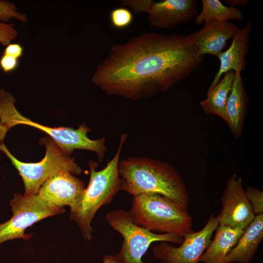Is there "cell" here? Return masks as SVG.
<instances>
[{
  "mask_svg": "<svg viewBox=\"0 0 263 263\" xmlns=\"http://www.w3.org/2000/svg\"><path fill=\"white\" fill-rule=\"evenodd\" d=\"M18 59L3 54L0 59V67L5 73L14 71L18 66Z\"/></svg>",
  "mask_w": 263,
  "mask_h": 263,
  "instance_id": "d4e9b609",
  "label": "cell"
},
{
  "mask_svg": "<svg viewBox=\"0 0 263 263\" xmlns=\"http://www.w3.org/2000/svg\"><path fill=\"white\" fill-rule=\"evenodd\" d=\"M251 30V23L248 22L232 39L229 48L217 56L220 61V67L210 87L217 84L222 76L229 71L241 74L245 70Z\"/></svg>",
  "mask_w": 263,
  "mask_h": 263,
  "instance_id": "5bb4252c",
  "label": "cell"
},
{
  "mask_svg": "<svg viewBox=\"0 0 263 263\" xmlns=\"http://www.w3.org/2000/svg\"><path fill=\"white\" fill-rule=\"evenodd\" d=\"M240 30L233 22L215 21L205 24L188 37L199 55L209 54L217 56Z\"/></svg>",
  "mask_w": 263,
  "mask_h": 263,
  "instance_id": "4fadbf2b",
  "label": "cell"
},
{
  "mask_svg": "<svg viewBox=\"0 0 263 263\" xmlns=\"http://www.w3.org/2000/svg\"><path fill=\"white\" fill-rule=\"evenodd\" d=\"M219 225L244 230L254 215L242 185V179L235 174L228 179L221 200Z\"/></svg>",
  "mask_w": 263,
  "mask_h": 263,
  "instance_id": "30bf717a",
  "label": "cell"
},
{
  "mask_svg": "<svg viewBox=\"0 0 263 263\" xmlns=\"http://www.w3.org/2000/svg\"><path fill=\"white\" fill-rule=\"evenodd\" d=\"M103 263H118L115 256L106 255L103 259Z\"/></svg>",
  "mask_w": 263,
  "mask_h": 263,
  "instance_id": "f1b7e54d",
  "label": "cell"
},
{
  "mask_svg": "<svg viewBox=\"0 0 263 263\" xmlns=\"http://www.w3.org/2000/svg\"><path fill=\"white\" fill-rule=\"evenodd\" d=\"M110 21L114 28L121 29L130 25L133 19L132 13L128 9L120 7L113 9L110 14Z\"/></svg>",
  "mask_w": 263,
  "mask_h": 263,
  "instance_id": "44dd1931",
  "label": "cell"
},
{
  "mask_svg": "<svg viewBox=\"0 0 263 263\" xmlns=\"http://www.w3.org/2000/svg\"><path fill=\"white\" fill-rule=\"evenodd\" d=\"M133 222L151 231L183 237L191 230L192 218L173 200L157 194L133 197L129 211Z\"/></svg>",
  "mask_w": 263,
  "mask_h": 263,
  "instance_id": "277c9868",
  "label": "cell"
},
{
  "mask_svg": "<svg viewBox=\"0 0 263 263\" xmlns=\"http://www.w3.org/2000/svg\"><path fill=\"white\" fill-rule=\"evenodd\" d=\"M245 192L254 215L256 216L263 214V191L257 188L248 187Z\"/></svg>",
  "mask_w": 263,
  "mask_h": 263,
  "instance_id": "7402d4cb",
  "label": "cell"
},
{
  "mask_svg": "<svg viewBox=\"0 0 263 263\" xmlns=\"http://www.w3.org/2000/svg\"><path fill=\"white\" fill-rule=\"evenodd\" d=\"M244 230L219 225L212 240L199 259L203 263H225L227 254L237 244Z\"/></svg>",
  "mask_w": 263,
  "mask_h": 263,
  "instance_id": "e0dca14e",
  "label": "cell"
},
{
  "mask_svg": "<svg viewBox=\"0 0 263 263\" xmlns=\"http://www.w3.org/2000/svg\"><path fill=\"white\" fill-rule=\"evenodd\" d=\"M263 239V214L256 215L244 229L236 245L226 256L225 263H251Z\"/></svg>",
  "mask_w": 263,
  "mask_h": 263,
  "instance_id": "9a60e30c",
  "label": "cell"
},
{
  "mask_svg": "<svg viewBox=\"0 0 263 263\" xmlns=\"http://www.w3.org/2000/svg\"><path fill=\"white\" fill-rule=\"evenodd\" d=\"M40 141L45 146L46 153L42 160L37 163L21 162L10 152L4 144L0 145V150L10 160L23 180L24 196L36 195L44 182L58 171L66 170L75 175H80L82 172L81 168L75 162V159L53 140L44 137Z\"/></svg>",
  "mask_w": 263,
  "mask_h": 263,
  "instance_id": "8992f818",
  "label": "cell"
},
{
  "mask_svg": "<svg viewBox=\"0 0 263 263\" xmlns=\"http://www.w3.org/2000/svg\"><path fill=\"white\" fill-rule=\"evenodd\" d=\"M225 1L229 4L230 6L234 7L235 6H242L245 4L249 2L247 0H226Z\"/></svg>",
  "mask_w": 263,
  "mask_h": 263,
  "instance_id": "83f0119b",
  "label": "cell"
},
{
  "mask_svg": "<svg viewBox=\"0 0 263 263\" xmlns=\"http://www.w3.org/2000/svg\"><path fill=\"white\" fill-rule=\"evenodd\" d=\"M219 225V215L215 216L212 213L201 230L197 232L191 230L186 234L179 246L162 242L153 246V254L162 263H198Z\"/></svg>",
  "mask_w": 263,
  "mask_h": 263,
  "instance_id": "9c48e42d",
  "label": "cell"
},
{
  "mask_svg": "<svg viewBox=\"0 0 263 263\" xmlns=\"http://www.w3.org/2000/svg\"><path fill=\"white\" fill-rule=\"evenodd\" d=\"M106 219L123 237L119 252L115 256L118 263H144L142 258L151 243L171 242L181 244L183 237L169 233L156 234L136 225L129 211L122 209L109 211Z\"/></svg>",
  "mask_w": 263,
  "mask_h": 263,
  "instance_id": "52a82bcc",
  "label": "cell"
},
{
  "mask_svg": "<svg viewBox=\"0 0 263 263\" xmlns=\"http://www.w3.org/2000/svg\"><path fill=\"white\" fill-rule=\"evenodd\" d=\"M151 0H120L121 5L124 7L128 6L135 14L148 12L151 4Z\"/></svg>",
  "mask_w": 263,
  "mask_h": 263,
  "instance_id": "cb8c5ba5",
  "label": "cell"
},
{
  "mask_svg": "<svg viewBox=\"0 0 263 263\" xmlns=\"http://www.w3.org/2000/svg\"><path fill=\"white\" fill-rule=\"evenodd\" d=\"M8 130L6 126L0 122V145L3 144V140Z\"/></svg>",
  "mask_w": 263,
  "mask_h": 263,
  "instance_id": "4316f807",
  "label": "cell"
},
{
  "mask_svg": "<svg viewBox=\"0 0 263 263\" xmlns=\"http://www.w3.org/2000/svg\"><path fill=\"white\" fill-rule=\"evenodd\" d=\"M202 3V10L195 19L198 24L203 22L205 25L215 21L239 20L243 18V14L239 9L225 6L219 0H203Z\"/></svg>",
  "mask_w": 263,
  "mask_h": 263,
  "instance_id": "d6986e66",
  "label": "cell"
},
{
  "mask_svg": "<svg viewBox=\"0 0 263 263\" xmlns=\"http://www.w3.org/2000/svg\"><path fill=\"white\" fill-rule=\"evenodd\" d=\"M13 95L5 90H0V122L9 129L16 125L23 124L32 126L48 134L65 152L70 155L75 149L94 151L102 162L107 149L105 139L92 140L87 136L90 129L85 124L77 129L72 128H51L35 122L22 115L15 106Z\"/></svg>",
  "mask_w": 263,
  "mask_h": 263,
  "instance_id": "5b68a950",
  "label": "cell"
},
{
  "mask_svg": "<svg viewBox=\"0 0 263 263\" xmlns=\"http://www.w3.org/2000/svg\"><path fill=\"white\" fill-rule=\"evenodd\" d=\"M84 182L66 170L58 171L40 186L37 194L52 205L71 207L85 189Z\"/></svg>",
  "mask_w": 263,
  "mask_h": 263,
  "instance_id": "8fae6325",
  "label": "cell"
},
{
  "mask_svg": "<svg viewBox=\"0 0 263 263\" xmlns=\"http://www.w3.org/2000/svg\"><path fill=\"white\" fill-rule=\"evenodd\" d=\"M204 57L188 36L147 32L112 45L91 80L107 94L137 100L168 90Z\"/></svg>",
  "mask_w": 263,
  "mask_h": 263,
  "instance_id": "6da1fadb",
  "label": "cell"
},
{
  "mask_svg": "<svg viewBox=\"0 0 263 263\" xmlns=\"http://www.w3.org/2000/svg\"><path fill=\"white\" fill-rule=\"evenodd\" d=\"M247 107V96L241 74L235 72L231 92L225 107V120L235 137L242 132Z\"/></svg>",
  "mask_w": 263,
  "mask_h": 263,
  "instance_id": "2e32d148",
  "label": "cell"
},
{
  "mask_svg": "<svg viewBox=\"0 0 263 263\" xmlns=\"http://www.w3.org/2000/svg\"><path fill=\"white\" fill-rule=\"evenodd\" d=\"M10 205L13 216L0 224V244L15 239L27 240L32 236L24 234L28 227L44 218L65 212L64 207L52 205L37 194L31 196L15 194Z\"/></svg>",
  "mask_w": 263,
  "mask_h": 263,
  "instance_id": "ba28073f",
  "label": "cell"
},
{
  "mask_svg": "<svg viewBox=\"0 0 263 263\" xmlns=\"http://www.w3.org/2000/svg\"><path fill=\"white\" fill-rule=\"evenodd\" d=\"M128 135L122 134L117 152L102 169L97 171V163L90 161V178L82 194L70 207V219L76 223L84 239H92V220L97 210L109 204L121 190L118 165L122 147Z\"/></svg>",
  "mask_w": 263,
  "mask_h": 263,
  "instance_id": "3957f363",
  "label": "cell"
},
{
  "mask_svg": "<svg viewBox=\"0 0 263 263\" xmlns=\"http://www.w3.org/2000/svg\"><path fill=\"white\" fill-rule=\"evenodd\" d=\"M118 170L121 190L133 197L159 194L188 211L189 198L185 184L171 165L150 158L131 157L119 161Z\"/></svg>",
  "mask_w": 263,
  "mask_h": 263,
  "instance_id": "7a4b0ae2",
  "label": "cell"
},
{
  "mask_svg": "<svg viewBox=\"0 0 263 263\" xmlns=\"http://www.w3.org/2000/svg\"><path fill=\"white\" fill-rule=\"evenodd\" d=\"M12 19H15L23 23L28 22L27 15L19 12L18 8L14 3L8 0H0V21L7 23Z\"/></svg>",
  "mask_w": 263,
  "mask_h": 263,
  "instance_id": "ffe728a7",
  "label": "cell"
},
{
  "mask_svg": "<svg viewBox=\"0 0 263 263\" xmlns=\"http://www.w3.org/2000/svg\"><path fill=\"white\" fill-rule=\"evenodd\" d=\"M18 31L12 23H4L0 21V43L8 45L16 39Z\"/></svg>",
  "mask_w": 263,
  "mask_h": 263,
  "instance_id": "603a6c76",
  "label": "cell"
},
{
  "mask_svg": "<svg viewBox=\"0 0 263 263\" xmlns=\"http://www.w3.org/2000/svg\"><path fill=\"white\" fill-rule=\"evenodd\" d=\"M235 75L234 71H229L223 75L217 84L209 87L207 97L200 102L206 113L217 115L225 119V105L232 89Z\"/></svg>",
  "mask_w": 263,
  "mask_h": 263,
  "instance_id": "ac0fdd59",
  "label": "cell"
},
{
  "mask_svg": "<svg viewBox=\"0 0 263 263\" xmlns=\"http://www.w3.org/2000/svg\"><path fill=\"white\" fill-rule=\"evenodd\" d=\"M3 54L8 55L18 59L23 54V48L19 44L10 43L5 48Z\"/></svg>",
  "mask_w": 263,
  "mask_h": 263,
  "instance_id": "484cf974",
  "label": "cell"
},
{
  "mask_svg": "<svg viewBox=\"0 0 263 263\" xmlns=\"http://www.w3.org/2000/svg\"><path fill=\"white\" fill-rule=\"evenodd\" d=\"M149 26L172 28L188 22L197 15L195 0H164L152 1L147 12Z\"/></svg>",
  "mask_w": 263,
  "mask_h": 263,
  "instance_id": "7c38bea8",
  "label": "cell"
}]
</instances>
